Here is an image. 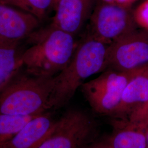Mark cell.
Here are the masks:
<instances>
[{
    "mask_svg": "<svg viewBox=\"0 0 148 148\" xmlns=\"http://www.w3.org/2000/svg\"><path fill=\"white\" fill-rule=\"evenodd\" d=\"M56 120L48 111L33 117L2 148H37Z\"/></svg>",
    "mask_w": 148,
    "mask_h": 148,
    "instance_id": "cell-11",
    "label": "cell"
},
{
    "mask_svg": "<svg viewBox=\"0 0 148 148\" xmlns=\"http://www.w3.org/2000/svg\"><path fill=\"white\" fill-rule=\"evenodd\" d=\"M95 122L85 112L71 109L55 122L37 148H84L92 139Z\"/></svg>",
    "mask_w": 148,
    "mask_h": 148,
    "instance_id": "cell-5",
    "label": "cell"
},
{
    "mask_svg": "<svg viewBox=\"0 0 148 148\" xmlns=\"http://www.w3.org/2000/svg\"><path fill=\"white\" fill-rule=\"evenodd\" d=\"M114 130L106 142L108 148H148L145 131L126 122L114 121Z\"/></svg>",
    "mask_w": 148,
    "mask_h": 148,
    "instance_id": "cell-12",
    "label": "cell"
},
{
    "mask_svg": "<svg viewBox=\"0 0 148 148\" xmlns=\"http://www.w3.org/2000/svg\"><path fill=\"white\" fill-rule=\"evenodd\" d=\"M56 0H0V3L17 8L43 20L53 8Z\"/></svg>",
    "mask_w": 148,
    "mask_h": 148,
    "instance_id": "cell-15",
    "label": "cell"
},
{
    "mask_svg": "<svg viewBox=\"0 0 148 148\" xmlns=\"http://www.w3.org/2000/svg\"><path fill=\"white\" fill-rule=\"evenodd\" d=\"M106 148H108V147H107V145H106Z\"/></svg>",
    "mask_w": 148,
    "mask_h": 148,
    "instance_id": "cell-20",
    "label": "cell"
},
{
    "mask_svg": "<svg viewBox=\"0 0 148 148\" xmlns=\"http://www.w3.org/2000/svg\"><path fill=\"white\" fill-rule=\"evenodd\" d=\"M145 130L148 126V68L135 74L123 91L120 103L111 116Z\"/></svg>",
    "mask_w": 148,
    "mask_h": 148,
    "instance_id": "cell-8",
    "label": "cell"
},
{
    "mask_svg": "<svg viewBox=\"0 0 148 148\" xmlns=\"http://www.w3.org/2000/svg\"><path fill=\"white\" fill-rule=\"evenodd\" d=\"M136 0H114V3L123 7L130 8L131 5Z\"/></svg>",
    "mask_w": 148,
    "mask_h": 148,
    "instance_id": "cell-16",
    "label": "cell"
},
{
    "mask_svg": "<svg viewBox=\"0 0 148 148\" xmlns=\"http://www.w3.org/2000/svg\"><path fill=\"white\" fill-rule=\"evenodd\" d=\"M17 47L0 48V93L23 67Z\"/></svg>",
    "mask_w": 148,
    "mask_h": 148,
    "instance_id": "cell-13",
    "label": "cell"
},
{
    "mask_svg": "<svg viewBox=\"0 0 148 148\" xmlns=\"http://www.w3.org/2000/svg\"><path fill=\"white\" fill-rule=\"evenodd\" d=\"M137 73L103 71L97 78L84 82L81 86L82 92L94 111L111 116L120 103L125 87Z\"/></svg>",
    "mask_w": 148,
    "mask_h": 148,
    "instance_id": "cell-7",
    "label": "cell"
},
{
    "mask_svg": "<svg viewBox=\"0 0 148 148\" xmlns=\"http://www.w3.org/2000/svg\"><path fill=\"white\" fill-rule=\"evenodd\" d=\"M148 68V30L137 29L108 46L102 72L138 73Z\"/></svg>",
    "mask_w": 148,
    "mask_h": 148,
    "instance_id": "cell-4",
    "label": "cell"
},
{
    "mask_svg": "<svg viewBox=\"0 0 148 148\" xmlns=\"http://www.w3.org/2000/svg\"><path fill=\"white\" fill-rule=\"evenodd\" d=\"M145 134H146V137H147V147L148 148V126L146 130H145Z\"/></svg>",
    "mask_w": 148,
    "mask_h": 148,
    "instance_id": "cell-18",
    "label": "cell"
},
{
    "mask_svg": "<svg viewBox=\"0 0 148 148\" xmlns=\"http://www.w3.org/2000/svg\"><path fill=\"white\" fill-rule=\"evenodd\" d=\"M0 113V148H2L33 117Z\"/></svg>",
    "mask_w": 148,
    "mask_h": 148,
    "instance_id": "cell-14",
    "label": "cell"
},
{
    "mask_svg": "<svg viewBox=\"0 0 148 148\" xmlns=\"http://www.w3.org/2000/svg\"><path fill=\"white\" fill-rule=\"evenodd\" d=\"M108 46L89 36L78 45L69 64L54 77L51 109L65 106L86 79L102 72Z\"/></svg>",
    "mask_w": 148,
    "mask_h": 148,
    "instance_id": "cell-2",
    "label": "cell"
},
{
    "mask_svg": "<svg viewBox=\"0 0 148 148\" xmlns=\"http://www.w3.org/2000/svg\"><path fill=\"white\" fill-rule=\"evenodd\" d=\"M13 79L0 93V113L37 116L51 109L54 77L32 75Z\"/></svg>",
    "mask_w": 148,
    "mask_h": 148,
    "instance_id": "cell-3",
    "label": "cell"
},
{
    "mask_svg": "<svg viewBox=\"0 0 148 148\" xmlns=\"http://www.w3.org/2000/svg\"><path fill=\"white\" fill-rule=\"evenodd\" d=\"M89 36L106 45L137 29L130 8L100 1L90 16Z\"/></svg>",
    "mask_w": 148,
    "mask_h": 148,
    "instance_id": "cell-6",
    "label": "cell"
},
{
    "mask_svg": "<svg viewBox=\"0 0 148 148\" xmlns=\"http://www.w3.org/2000/svg\"><path fill=\"white\" fill-rule=\"evenodd\" d=\"M101 1L107 2V3H115L114 0H101Z\"/></svg>",
    "mask_w": 148,
    "mask_h": 148,
    "instance_id": "cell-19",
    "label": "cell"
},
{
    "mask_svg": "<svg viewBox=\"0 0 148 148\" xmlns=\"http://www.w3.org/2000/svg\"><path fill=\"white\" fill-rule=\"evenodd\" d=\"M84 148H106V143H97L90 145H87Z\"/></svg>",
    "mask_w": 148,
    "mask_h": 148,
    "instance_id": "cell-17",
    "label": "cell"
},
{
    "mask_svg": "<svg viewBox=\"0 0 148 148\" xmlns=\"http://www.w3.org/2000/svg\"><path fill=\"white\" fill-rule=\"evenodd\" d=\"M40 22L31 14L0 3V48L17 47L35 32Z\"/></svg>",
    "mask_w": 148,
    "mask_h": 148,
    "instance_id": "cell-9",
    "label": "cell"
},
{
    "mask_svg": "<svg viewBox=\"0 0 148 148\" xmlns=\"http://www.w3.org/2000/svg\"><path fill=\"white\" fill-rule=\"evenodd\" d=\"M95 0H56L49 25L75 36L90 19Z\"/></svg>",
    "mask_w": 148,
    "mask_h": 148,
    "instance_id": "cell-10",
    "label": "cell"
},
{
    "mask_svg": "<svg viewBox=\"0 0 148 148\" xmlns=\"http://www.w3.org/2000/svg\"><path fill=\"white\" fill-rule=\"evenodd\" d=\"M32 46L21 53L23 65L32 75L54 77L69 64L77 47L75 36L49 25L29 36Z\"/></svg>",
    "mask_w": 148,
    "mask_h": 148,
    "instance_id": "cell-1",
    "label": "cell"
}]
</instances>
